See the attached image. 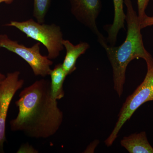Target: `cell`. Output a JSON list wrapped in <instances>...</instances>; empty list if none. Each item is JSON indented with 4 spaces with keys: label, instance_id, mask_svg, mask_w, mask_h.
<instances>
[{
    "label": "cell",
    "instance_id": "30bf717a",
    "mask_svg": "<svg viewBox=\"0 0 153 153\" xmlns=\"http://www.w3.org/2000/svg\"><path fill=\"white\" fill-rule=\"evenodd\" d=\"M114 7V19L112 25L108 28V37L106 38L110 45L114 46L117 36L121 29H125L126 14L123 9L124 0H113Z\"/></svg>",
    "mask_w": 153,
    "mask_h": 153
},
{
    "label": "cell",
    "instance_id": "ac0fdd59",
    "mask_svg": "<svg viewBox=\"0 0 153 153\" xmlns=\"http://www.w3.org/2000/svg\"><path fill=\"white\" fill-rule=\"evenodd\" d=\"M0 48H1V47H0Z\"/></svg>",
    "mask_w": 153,
    "mask_h": 153
},
{
    "label": "cell",
    "instance_id": "8fae6325",
    "mask_svg": "<svg viewBox=\"0 0 153 153\" xmlns=\"http://www.w3.org/2000/svg\"><path fill=\"white\" fill-rule=\"evenodd\" d=\"M49 75L51 77L50 88L52 96L56 100H60L65 95L63 84L67 76L63 70L62 63L55 65Z\"/></svg>",
    "mask_w": 153,
    "mask_h": 153
},
{
    "label": "cell",
    "instance_id": "7c38bea8",
    "mask_svg": "<svg viewBox=\"0 0 153 153\" xmlns=\"http://www.w3.org/2000/svg\"><path fill=\"white\" fill-rule=\"evenodd\" d=\"M51 3V0H34L33 16L38 23L44 24Z\"/></svg>",
    "mask_w": 153,
    "mask_h": 153
},
{
    "label": "cell",
    "instance_id": "9a60e30c",
    "mask_svg": "<svg viewBox=\"0 0 153 153\" xmlns=\"http://www.w3.org/2000/svg\"><path fill=\"white\" fill-rule=\"evenodd\" d=\"M18 153H37L38 151L36 150L31 146L29 144L23 145L19 149Z\"/></svg>",
    "mask_w": 153,
    "mask_h": 153
},
{
    "label": "cell",
    "instance_id": "5b68a950",
    "mask_svg": "<svg viewBox=\"0 0 153 153\" xmlns=\"http://www.w3.org/2000/svg\"><path fill=\"white\" fill-rule=\"evenodd\" d=\"M39 42L31 47H25L17 41L11 40L7 35H0V47L19 55L29 64L35 76L45 77L50 75L53 62L40 52Z\"/></svg>",
    "mask_w": 153,
    "mask_h": 153
},
{
    "label": "cell",
    "instance_id": "4fadbf2b",
    "mask_svg": "<svg viewBox=\"0 0 153 153\" xmlns=\"http://www.w3.org/2000/svg\"><path fill=\"white\" fill-rule=\"evenodd\" d=\"M150 0H137L138 16L140 21L142 20L146 16V9L148 5L149 2Z\"/></svg>",
    "mask_w": 153,
    "mask_h": 153
},
{
    "label": "cell",
    "instance_id": "277c9868",
    "mask_svg": "<svg viewBox=\"0 0 153 153\" xmlns=\"http://www.w3.org/2000/svg\"><path fill=\"white\" fill-rule=\"evenodd\" d=\"M151 101H153V66L147 68L143 81L124 102L115 126L105 141L107 146H112L124 124L131 118L136 111L143 104Z\"/></svg>",
    "mask_w": 153,
    "mask_h": 153
},
{
    "label": "cell",
    "instance_id": "6da1fadb",
    "mask_svg": "<svg viewBox=\"0 0 153 153\" xmlns=\"http://www.w3.org/2000/svg\"><path fill=\"white\" fill-rule=\"evenodd\" d=\"M16 117L10 122L13 131H21L32 138L47 139L58 131L63 114L52 96L50 81L36 80L20 92L16 102Z\"/></svg>",
    "mask_w": 153,
    "mask_h": 153
},
{
    "label": "cell",
    "instance_id": "5bb4252c",
    "mask_svg": "<svg viewBox=\"0 0 153 153\" xmlns=\"http://www.w3.org/2000/svg\"><path fill=\"white\" fill-rule=\"evenodd\" d=\"M153 25V16H148L146 15L142 20L140 21V27L141 29L152 26Z\"/></svg>",
    "mask_w": 153,
    "mask_h": 153
},
{
    "label": "cell",
    "instance_id": "8992f818",
    "mask_svg": "<svg viewBox=\"0 0 153 153\" xmlns=\"http://www.w3.org/2000/svg\"><path fill=\"white\" fill-rule=\"evenodd\" d=\"M20 74L19 71L8 73L0 85V153L4 152L6 140V124L9 107L14 95L25 84V80L19 78Z\"/></svg>",
    "mask_w": 153,
    "mask_h": 153
},
{
    "label": "cell",
    "instance_id": "2e32d148",
    "mask_svg": "<svg viewBox=\"0 0 153 153\" xmlns=\"http://www.w3.org/2000/svg\"><path fill=\"white\" fill-rule=\"evenodd\" d=\"M14 1V0H0V4L1 3H5L7 4H12Z\"/></svg>",
    "mask_w": 153,
    "mask_h": 153
},
{
    "label": "cell",
    "instance_id": "9c48e42d",
    "mask_svg": "<svg viewBox=\"0 0 153 153\" xmlns=\"http://www.w3.org/2000/svg\"><path fill=\"white\" fill-rule=\"evenodd\" d=\"M120 144L130 153H153V147L144 131L124 137Z\"/></svg>",
    "mask_w": 153,
    "mask_h": 153
},
{
    "label": "cell",
    "instance_id": "e0dca14e",
    "mask_svg": "<svg viewBox=\"0 0 153 153\" xmlns=\"http://www.w3.org/2000/svg\"><path fill=\"white\" fill-rule=\"evenodd\" d=\"M5 77V75H4V74H2L0 72V85H1V82H2V81Z\"/></svg>",
    "mask_w": 153,
    "mask_h": 153
},
{
    "label": "cell",
    "instance_id": "52a82bcc",
    "mask_svg": "<svg viewBox=\"0 0 153 153\" xmlns=\"http://www.w3.org/2000/svg\"><path fill=\"white\" fill-rule=\"evenodd\" d=\"M71 12L79 23L89 29L97 39L104 37L99 31L96 21L101 9L100 0H69Z\"/></svg>",
    "mask_w": 153,
    "mask_h": 153
},
{
    "label": "cell",
    "instance_id": "ba28073f",
    "mask_svg": "<svg viewBox=\"0 0 153 153\" xmlns=\"http://www.w3.org/2000/svg\"><path fill=\"white\" fill-rule=\"evenodd\" d=\"M63 44L66 50V55L62 66L63 70L68 75L76 70L77 59L85 53L90 47V45L85 42H81L74 45L68 40H63Z\"/></svg>",
    "mask_w": 153,
    "mask_h": 153
},
{
    "label": "cell",
    "instance_id": "7a4b0ae2",
    "mask_svg": "<svg viewBox=\"0 0 153 153\" xmlns=\"http://www.w3.org/2000/svg\"><path fill=\"white\" fill-rule=\"evenodd\" d=\"M124 3L127 8V32L123 43L118 47H114L108 45L105 37L98 39L112 66L114 88L120 97L123 94L127 67L132 60L142 58L146 61L147 68L153 66V58L144 46L138 16L131 0H124Z\"/></svg>",
    "mask_w": 153,
    "mask_h": 153
},
{
    "label": "cell",
    "instance_id": "3957f363",
    "mask_svg": "<svg viewBox=\"0 0 153 153\" xmlns=\"http://www.w3.org/2000/svg\"><path fill=\"white\" fill-rule=\"evenodd\" d=\"M6 26L17 28L27 38L41 43L47 49V56L50 60L56 59L64 49L63 33L55 24H40L30 19L23 22L11 21Z\"/></svg>",
    "mask_w": 153,
    "mask_h": 153
}]
</instances>
